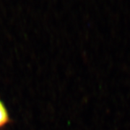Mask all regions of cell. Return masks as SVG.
I'll use <instances>...</instances> for the list:
<instances>
[{
  "instance_id": "1",
  "label": "cell",
  "mask_w": 130,
  "mask_h": 130,
  "mask_svg": "<svg viewBox=\"0 0 130 130\" xmlns=\"http://www.w3.org/2000/svg\"><path fill=\"white\" fill-rule=\"evenodd\" d=\"M9 121V116L3 103L0 101V128L5 126Z\"/></svg>"
}]
</instances>
